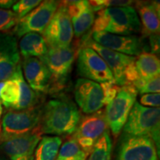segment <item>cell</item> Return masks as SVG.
I'll list each match as a JSON object with an SVG mask.
<instances>
[{"instance_id":"9","label":"cell","mask_w":160,"mask_h":160,"mask_svg":"<svg viewBox=\"0 0 160 160\" xmlns=\"http://www.w3.org/2000/svg\"><path fill=\"white\" fill-rule=\"evenodd\" d=\"M59 5L55 0L42 2L33 11L19 19L14 27L13 32L18 37L28 33H42L48 25Z\"/></svg>"},{"instance_id":"35","label":"cell","mask_w":160,"mask_h":160,"mask_svg":"<svg viewBox=\"0 0 160 160\" xmlns=\"http://www.w3.org/2000/svg\"><path fill=\"white\" fill-rule=\"evenodd\" d=\"M2 112H3L2 106V104H1V102H0V121H1L2 116Z\"/></svg>"},{"instance_id":"7","label":"cell","mask_w":160,"mask_h":160,"mask_svg":"<svg viewBox=\"0 0 160 160\" xmlns=\"http://www.w3.org/2000/svg\"><path fill=\"white\" fill-rule=\"evenodd\" d=\"M107 131H108V126L105 119V112L99 110L80 120L73 139L88 157L97 140Z\"/></svg>"},{"instance_id":"18","label":"cell","mask_w":160,"mask_h":160,"mask_svg":"<svg viewBox=\"0 0 160 160\" xmlns=\"http://www.w3.org/2000/svg\"><path fill=\"white\" fill-rule=\"evenodd\" d=\"M73 26V34L79 38L85 34L93 25L94 12L90 6L88 1L65 2Z\"/></svg>"},{"instance_id":"2","label":"cell","mask_w":160,"mask_h":160,"mask_svg":"<svg viewBox=\"0 0 160 160\" xmlns=\"http://www.w3.org/2000/svg\"><path fill=\"white\" fill-rule=\"evenodd\" d=\"M141 30L139 18L131 6L108 8L98 11L93 27V32L120 36H131Z\"/></svg>"},{"instance_id":"10","label":"cell","mask_w":160,"mask_h":160,"mask_svg":"<svg viewBox=\"0 0 160 160\" xmlns=\"http://www.w3.org/2000/svg\"><path fill=\"white\" fill-rule=\"evenodd\" d=\"M77 70L84 79L100 84L114 82L113 74L105 62L97 52L88 47L83 48L79 52Z\"/></svg>"},{"instance_id":"13","label":"cell","mask_w":160,"mask_h":160,"mask_svg":"<svg viewBox=\"0 0 160 160\" xmlns=\"http://www.w3.org/2000/svg\"><path fill=\"white\" fill-rule=\"evenodd\" d=\"M86 47L93 49L102 57L113 74L116 85L122 87L125 85V72L128 65L136 61L135 57L125 55L119 52L108 49L90 39L86 43Z\"/></svg>"},{"instance_id":"23","label":"cell","mask_w":160,"mask_h":160,"mask_svg":"<svg viewBox=\"0 0 160 160\" xmlns=\"http://www.w3.org/2000/svg\"><path fill=\"white\" fill-rule=\"evenodd\" d=\"M61 145V137L45 136L36 148L33 160H56Z\"/></svg>"},{"instance_id":"5","label":"cell","mask_w":160,"mask_h":160,"mask_svg":"<svg viewBox=\"0 0 160 160\" xmlns=\"http://www.w3.org/2000/svg\"><path fill=\"white\" fill-rule=\"evenodd\" d=\"M41 113L42 110L38 107L8 112L2 122L0 141H7L34 131L40 122Z\"/></svg>"},{"instance_id":"33","label":"cell","mask_w":160,"mask_h":160,"mask_svg":"<svg viewBox=\"0 0 160 160\" xmlns=\"http://www.w3.org/2000/svg\"><path fill=\"white\" fill-rule=\"evenodd\" d=\"M150 42L152 53L156 55V53H159V34H153L150 36Z\"/></svg>"},{"instance_id":"1","label":"cell","mask_w":160,"mask_h":160,"mask_svg":"<svg viewBox=\"0 0 160 160\" xmlns=\"http://www.w3.org/2000/svg\"><path fill=\"white\" fill-rule=\"evenodd\" d=\"M80 121L78 108L71 100L59 98L50 100L42 110L40 131L51 135H70L74 133Z\"/></svg>"},{"instance_id":"20","label":"cell","mask_w":160,"mask_h":160,"mask_svg":"<svg viewBox=\"0 0 160 160\" xmlns=\"http://www.w3.org/2000/svg\"><path fill=\"white\" fill-rule=\"evenodd\" d=\"M19 53L24 58H40L47 53L48 46L42 35L37 33H28L24 35L19 42Z\"/></svg>"},{"instance_id":"14","label":"cell","mask_w":160,"mask_h":160,"mask_svg":"<svg viewBox=\"0 0 160 160\" xmlns=\"http://www.w3.org/2000/svg\"><path fill=\"white\" fill-rule=\"evenodd\" d=\"M92 37V39L99 45L123 54L136 57L142 52L141 40L137 36H120L106 32H93Z\"/></svg>"},{"instance_id":"19","label":"cell","mask_w":160,"mask_h":160,"mask_svg":"<svg viewBox=\"0 0 160 160\" xmlns=\"http://www.w3.org/2000/svg\"><path fill=\"white\" fill-rule=\"evenodd\" d=\"M137 9L142 21L144 35L159 34L160 28L159 2H138Z\"/></svg>"},{"instance_id":"17","label":"cell","mask_w":160,"mask_h":160,"mask_svg":"<svg viewBox=\"0 0 160 160\" xmlns=\"http://www.w3.org/2000/svg\"><path fill=\"white\" fill-rule=\"evenodd\" d=\"M25 81L34 91L45 93L51 83V74L39 58H24L22 62Z\"/></svg>"},{"instance_id":"8","label":"cell","mask_w":160,"mask_h":160,"mask_svg":"<svg viewBox=\"0 0 160 160\" xmlns=\"http://www.w3.org/2000/svg\"><path fill=\"white\" fill-rule=\"evenodd\" d=\"M154 142L147 137L122 133L117 148L116 160H159Z\"/></svg>"},{"instance_id":"24","label":"cell","mask_w":160,"mask_h":160,"mask_svg":"<svg viewBox=\"0 0 160 160\" xmlns=\"http://www.w3.org/2000/svg\"><path fill=\"white\" fill-rule=\"evenodd\" d=\"M112 148L111 138L107 131L95 143L88 160H111Z\"/></svg>"},{"instance_id":"37","label":"cell","mask_w":160,"mask_h":160,"mask_svg":"<svg viewBox=\"0 0 160 160\" xmlns=\"http://www.w3.org/2000/svg\"><path fill=\"white\" fill-rule=\"evenodd\" d=\"M0 160H8V159H5V158H4V157H0Z\"/></svg>"},{"instance_id":"12","label":"cell","mask_w":160,"mask_h":160,"mask_svg":"<svg viewBox=\"0 0 160 160\" xmlns=\"http://www.w3.org/2000/svg\"><path fill=\"white\" fill-rule=\"evenodd\" d=\"M75 99L85 113L91 114L104 106L103 92L100 84L81 78L77 81L74 88Z\"/></svg>"},{"instance_id":"31","label":"cell","mask_w":160,"mask_h":160,"mask_svg":"<svg viewBox=\"0 0 160 160\" xmlns=\"http://www.w3.org/2000/svg\"><path fill=\"white\" fill-rule=\"evenodd\" d=\"M100 86L103 92L104 105H108L111 101H113L121 89V87L116 85L114 82L101 83Z\"/></svg>"},{"instance_id":"34","label":"cell","mask_w":160,"mask_h":160,"mask_svg":"<svg viewBox=\"0 0 160 160\" xmlns=\"http://www.w3.org/2000/svg\"><path fill=\"white\" fill-rule=\"evenodd\" d=\"M17 2L14 0H0V8L1 9H9L13 7V5Z\"/></svg>"},{"instance_id":"16","label":"cell","mask_w":160,"mask_h":160,"mask_svg":"<svg viewBox=\"0 0 160 160\" xmlns=\"http://www.w3.org/2000/svg\"><path fill=\"white\" fill-rule=\"evenodd\" d=\"M39 59L46 65L51 77L57 80H62L71 71L75 59V53L71 47L65 48H51Z\"/></svg>"},{"instance_id":"29","label":"cell","mask_w":160,"mask_h":160,"mask_svg":"<svg viewBox=\"0 0 160 160\" xmlns=\"http://www.w3.org/2000/svg\"><path fill=\"white\" fill-rule=\"evenodd\" d=\"M41 2L42 1L39 0H21L17 2L12 8L19 20L33 11Z\"/></svg>"},{"instance_id":"26","label":"cell","mask_w":160,"mask_h":160,"mask_svg":"<svg viewBox=\"0 0 160 160\" xmlns=\"http://www.w3.org/2000/svg\"><path fill=\"white\" fill-rule=\"evenodd\" d=\"M87 156L74 139L71 138L60 147L56 160H86Z\"/></svg>"},{"instance_id":"4","label":"cell","mask_w":160,"mask_h":160,"mask_svg":"<svg viewBox=\"0 0 160 160\" xmlns=\"http://www.w3.org/2000/svg\"><path fill=\"white\" fill-rule=\"evenodd\" d=\"M137 94V90L133 85L122 86L114 99L106 106L105 119L114 137L119 136L123 129Z\"/></svg>"},{"instance_id":"27","label":"cell","mask_w":160,"mask_h":160,"mask_svg":"<svg viewBox=\"0 0 160 160\" xmlns=\"http://www.w3.org/2000/svg\"><path fill=\"white\" fill-rule=\"evenodd\" d=\"M140 94L146 93H159L160 79L159 76L148 81H138L133 85Z\"/></svg>"},{"instance_id":"30","label":"cell","mask_w":160,"mask_h":160,"mask_svg":"<svg viewBox=\"0 0 160 160\" xmlns=\"http://www.w3.org/2000/svg\"><path fill=\"white\" fill-rule=\"evenodd\" d=\"M19 21L13 11L0 8V32L7 31L16 26Z\"/></svg>"},{"instance_id":"15","label":"cell","mask_w":160,"mask_h":160,"mask_svg":"<svg viewBox=\"0 0 160 160\" xmlns=\"http://www.w3.org/2000/svg\"><path fill=\"white\" fill-rule=\"evenodd\" d=\"M20 53L13 35L0 32V82L11 79L20 65Z\"/></svg>"},{"instance_id":"11","label":"cell","mask_w":160,"mask_h":160,"mask_svg":"<svg viewBox=\"0 0 160 160\" xmlns=\"http://www.w3.org/2000/svg\"><path fill=\"white\" fill-rule=\"evenodd\" d=\"M41 135V131L37 128L27 134L2 142L0 149L11 160H33Z\"/></svg>"},{"instance_id":"22","label":"cell","mask_w":160,"mask_h":160,"mask_svg":"<svg viewBox=\"0 0 160 160\" xmlns=\"http://www.w3.org/2000/svg\"><path fill=\"white\" fill-rule=\"evenodd\" d=\"M135 66L140 81H148L159 76V59L152 53L142 52L136 58Z\"/></svg>"},{"instance_id":"25","label":"cell","mask_w":160,"mask_h":160,"mask_svg":"<svg viewBox=\"0 0 160 160\" xmlns=\"http://www.w3.org/2000/svg\"><path fill=\"white\" fill-rule=\"evenodd\" d=\"M19 99V87L17 82L10 79L4 82L0 91V102L8 108H12Z\"/></svg>"},{"instance_id":"21","label":"cell","mask_w":160,"mask_h":160,"mask_svg":"<svg viewBox=\"0 0 160 160\" xmlns=\"http://www.w3.org/2000/svg\"><path fill=\"white\" fill-rule=\"evenodd\" d=\"M11 79L16 80L19 87V101L11 109L14 111H24L34 107L37 102V93L25 80L21 65L18 66L17 71Z\"/></svg>"},{"instance_id":"36","label":"cell","mask_w":160,"mask_h":160,"mask_svg":"<svg viewBox=\"0 0 160 160\" xmlns=\"http://www.w3.org/2000/svg\"><path fill=\"white\" fill-rule=\"evenodd\" d=\"M3 85H4V82H0V91H1Z\"/></svg>"},{"instance_id":"3","label":"cell","mask_w":160,"mask_h":160,"mask_svg":"<svg viewBox=\"0 0 160 160\" xmlns=\"http://www.w3.org/2000/svg\"><path fill=\"white\" fill-rule=\"evenodd\" d=\"M160 109L148 108L136 101L123 128L125 134L147 137L154 142L159 153L160 148Z\"/></svg>"},{"instance_id":"28","label":"cell","mask_w":160,"mask_h":160,"mask_svg":"<svg viewBox=\"0 0 160 160\" xmlns=\"http://www.w3.org/2000/svg\"><path fill=\"white\" fill-rule=\"evenodd\" d=\"M133 1H123V0H93L88 1L90 6L93 12L99 11L108 8L126 7L133 4Z\"/></svg>"},{"instance_id":"32","label":"cell","mask_w":160,"mask_h":160,"mask_svg":"<svg viewBox=\"0 0 160 160\" xmlns=\"http://www.w3.org/2000/svg\"><path fill=\"white\" fill-rule=\"evenodd\" d=\"M140 105L148 108H159V93H146L141 97L139 100Z\"/></svg>"},{"instance_id":"6","label":"cell","mask_w":160,"mask_h":160,"mask_svg":"<svg viewBox=\"0 0 160 160\" xmlns=\"http://www.w3.org/2000/svg\"><path fill=\"white\" fill-rule=\"evenodd\" d=\"M48 46L51 48L70 47L73 37V30L65 2L59 7L42 33Z\"/></svg>"}]
</instances>
